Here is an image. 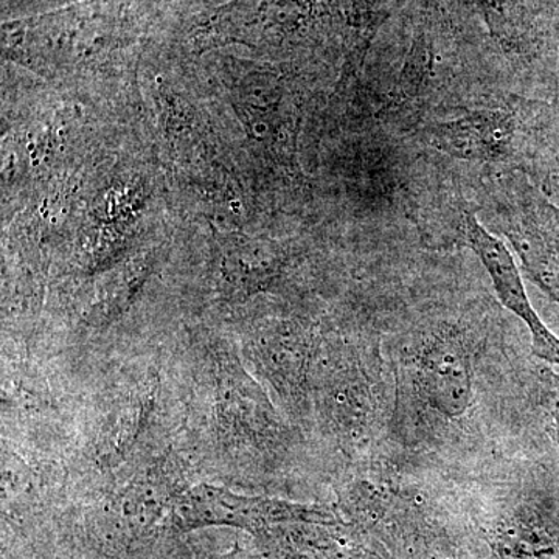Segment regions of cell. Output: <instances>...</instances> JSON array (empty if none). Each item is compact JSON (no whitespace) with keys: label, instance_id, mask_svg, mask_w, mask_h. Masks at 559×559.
<instances>
[{"label":"cell","instance_id":"1","mask_svg":"<svg viewBox=\"0 0 559 559\" xmlns=\"http://www.w3.org/2000/svg\"><path fill=\"white\" fill-rule=\"evenodd\" d=\"M466 240L487 270L500 304L513 312L532 334V352L536 358L559 366V337L547 329L525 290L513 253L506 242L492 235L474 215L465 218Z\"/></svg>","mask_w":559,"mask_h":559},{"label":"cell","instance_id":"2","mask_svg":"<svg viewBox=\"0 0 559 559\" xmlns=\"http://www.w3.org/2000/svg\"><path fill=\"white\" fill-rule=\"evenodd\" d=\"M524 131L520 106L474 109L430 128V143L455 159L506 162L518 150Z\"/></svg>","mask_w":559,"mask_h":559},{"label":"cell","instance_id":"3","mask_svg":"<svg viewBox=\"0 0 559 559\" xmlns=\"http://www.w3.org/2000/svg\"><path fill=\"white\" fill-rule=\"evenodd\" d=\"M506 212L507 234L530 277L559 304V209L538 191L525 189Z\"/></svg>","mask_w":559,"mask_h":559},{"label":"cell","instance_id":"4","mask_svg":"<svg viewBox=\"0 0 559 559\" xmlns=\"http://www.w3.org/2000/svg\"><path fill=\"white\" fill-rule=\"evenodd\" d=\"M426 382L440 406L462 412L468 403L469 377L465 356L448 344L436 345L425 360Z\"/></svg>","mask_w":559,"mask_h":559},{"label":"cell","instance_id":"5","mask_svg":"<svg viewBox=\"0 0 559 559\" xmlns=\"http://www.w3.org/2000/svg\"><path fill=\"white\" fill-rule=\"evenodd\" d=\"M551 415H554L555 428H557L559 433V395L555 396L554 411H551Z\"/></svg>","mask_w":559,"mask_h":559},{"label":"cell","instance_id":"6","mask_svg":"<svg viewBox=\"0 0 559 559\" xmlns=\"http://www.w3.org/2000/svg\"><path fill=\"white\" fill-rule=\"evenodd\" d=\"M557 171H558V183H559V151H558V157H557Z\"/></svg>","mask_w":559,"mask_h":559}]
</instances>
